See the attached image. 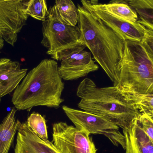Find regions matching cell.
<instances>
[{"label": "cell", "mask_w": 153, "mask_h": 153, "mask_svg": "<svg viewBox=\"0 0 153 153\" xmlns=\"http://www.w3.org/2000/svg\"><path fill=\"white\" fill-rule=\"evenodd\" d=\"M26 123L36 135L43 140H48L45 120L42 115L33 112L28 117Z\"/></svg>", "instance_id": "18"}, {"label": "cell", "mask_w": 153, "mask_h": 153, "mask_svg": "<svg viewBox=\"0 0 153 153\" xmlns=\"http://www.w3.org/2000/svg\"><path fill=\"white\" fill-rule=\"evenodd\" d=\"M64 88L57 63L44 59L30 71L14 91L12 102L19 110H30L36 106L57 108L64 100Z\"/></svg>", "instance_id": "2"}, {"label": "cell", "mask_w": 153, "mask_h": 153, "mask_svg": "<svg viewBox=\"0 0 153 153\" xmlns=\"http://www.w3.org/2000/svg\"><path fill=\"white\" fill-rule=\"evenodd\" d=\"M116 86L125 95L153 94V65L140 42L126 41Z\"/></svg>", "instance_id": "4"}, {"label": "cell", "mask_w": 153, "mask_h": 153, "mask_svg": "<svg viewBox=\"0 0 153 153\" xmlns=\"http://www.w3.org/2000/svg\"><path fill=\"white\" fill-rule=\"evenodd\" d=\"M17 134L14 153H61L49 140L36 135L26 122L17 120Z\"/></svg>", "instance_id": "11"}, {"label": "cell", "mask_w": 153, "mask_h": 153, "mask_svg": "<svg viewBox=\"0 0 153 153\" xmlns=\"http://www.w3.org/2000/svg\"><path fill=\"white\" fill-rule=\"evenodd\" d=\"M77 11V26L82 43L116 86L119 80L126 41L82 5L78 4Z\"/></svg>", "instance_id": "1"}, {"label": "cell", "mask_w": 153, "mask_h": 153, "mask_svg": "<svg viewBox=\"0 0 153 153\" xmlns=\"http://www.w3.org/2000/svg\"><path fill=\"white\" fill-rule=\"evenodd\" d=\"M126 153H153V142L143 129L138 117L126 129H123Z\"/></svg>", "instance_id": "12"}, {"label": "cell", "mask_w": 153, "mask_h": 153, "mask_svg": "<svg viewBox=\"0 0 153 153\" xmlns=\"http://www.w3.org/2000/svg\"><path fill=\"white\" fill-rule=\"evenodd\" d=\"M62 109L77 129L85 130L90 134L103 135L115 146H121L125 150V137L117 125L102 117L84 111L78 110L66 106H63Z\"/></svg>", "instance_id": "6"}, {"label": "cell", "mask_w": 153, "mask_h": 153, "mask_svg": "<svg viewBox=\"0 0 153 153\" xmlns=\"http://www.w3.org/2000/svg\"><path fill=\"white\" fill-rule=\"evenodd\" d=\"M30 0H0V27L4 40L14 46L19 33L28 19L26 10Z\"/></svg>", "instance_id": "8"}, {"label": "cell", "mask_w": 153, "mask_h": 153, "mask_svg": "<svg viewBox=\"0 0 153 153\" xmlns=\"http://www.w3.org/2000/svg\"><path fill=\"white\" fill-rule=\"evenodd\" d=\"M17 110L13 108L0 124V153H9L17 132Z\"/></svg>", "instance_id": "14"}, {"label": "cell", "mask_w": 153, "mask_h": 153, "mask_svg": "<svg viewBox=\"0 0 153 153\" xmlns=\"http://www.w3.org/2000/svg\"><path fill=\"white\" fill-rule=\"evenodd\" d=\"M46 19L42 23V45L47 48V53L54 60L59 61L63 52L84 45L81 41L78 26L65 24L59 18L55 6L48 10Z\"/></svg>", "instance_id": "5"}, {"label": "cell", "mask_w": 153, "mask_h": 153, "mask_svg": "<svg viewBox=\"0 0 153 153\" xmlns=\"http://www.w3.org/2000/svg\"><path fill=\"white\" fill-rule=\"evenodd\" d=\"M99 9L120 19L131 22H137L138 16L136 12L126 3L113 0L108 4L99 3L98 0H91Z\"/></svg>", "instance_id": "15"}, {"label": "cell", "mask_w": 153, "mask_h": 153, "mask_svg": "<svg viewBox=\"0 0 153 153\" xmlns=\"http://www.w3.org/2000/svg\"><path fill=\"white\" fill-rule=\"evenodd\" d=\"M46 0H30L26 10L28 16L45 21L48 14Z\"/></svg>", "instance_id": "20"}, {"label": "cell", "mask_w": 153, "mask_h": 153, "mask_svg": "<svg viewBox=\"0 0 153 153\" xmlns=\"http://www.w3.org/2000/svg\"><path fill=\"white\" fill-rule=\"evenodd\" d=\"M4 40L2 36L1 30V27H0V49H1L4 46Z\"/></svg>", "instance_id": "23"}, {"label": "cell", "mask_w": 153, "mask_h": 153, "mask_svg": "<svg viewBox=\"0 0 153 153\" xmlns=\"http://www.w3.org/2000/svg\"><path fill=\"white\" fill-rule=\"evenodd\" d=\"M54 5L59 18L63 23L76 26L78 22L77 8L72 0H56Z\"/></svg>", "instance_id": "17"}, {"label": "cell", "mask_w": 153, "mask_h": 153, "mask_svg": "<svg viewBox=\"0 0 153 153\" xmlns=\"http://www.w3.org/2000/svg\"><path fill=\"white\" fill-rule=\"evenodd\" d=\"M138 119L146 133L153 142V117L144 113H140Z\"/></svg>", "instance_id": "22"}, {"label": "cell", "mask_w": 153, "mask_h": 153, "mask_svg": "<svg viewBox=\"0 0 153 153\" xmlns=\"http://www.w3.org/2000/svg\"><path fill=\"white\" fill-rule=\"evenodd\" d=\"M8 58H1L0 59V66L8 60Z\"/></svg>", "instance_id": "24"}, {"label": "cell", "mask_w": 153, "mask_h": 153, "mask_svg": "<svg viewBox=\"0 0 153 153\" xmlns=\"http://www.w3.org/2000/svg\"><path fill=\"white\" fill-rule=\"evenodd\" d=\"M53 143L61 153H96L97 149L90 134L65 122L53 126Z\"/></svg>", "instance_id": "7"}, {"label": "cell", "mask_w": 153, "mask_h": 153, "mask_svg": "<svg viewBox=\"0 0 153 153\" xmlns=\"http://www.w3.org/2000/svg\"><path fill=\"white\" fill-rule=\"evenodd\" d=\"M85 45L68 49L61 54L58 67L59 75L65 81L76 80L84 77L92 72L98 71L99 67L94 63L90 52L84 50Z\"/></svg>", "instance_id": "9"}, {"label": "cell", "mask_w": 153, "mask_h": 153, "mask_svg": "<svg viewBox=\"0 0 153 153\" xmlns=\"http://www.w3.org/2000/svg\"><path fill=\"white\" fill-rule=\"evenodd\" d=\"M153 65V31L146 29L143 39L141 42Z\"/></svg>", "instance_id": "21"}, {"label": "cell", "mask_w": 153, "mask_h": 153, "mask_svg": "<svg viewBox=\"0 0 153 153\" xmlns=\"http://www.w3.org/2000/svg\"><path fill=\"white\" fill-rule=\"evenodd\" d=\"M18 62L8 59L0 66V102L1 98L16 89L27 72Z\"/></svg>", "instance_id": "13"}, {"label": "cell", "mask_w": 153, "mask_h": 153, "mask_svg": "<svg viewBox=\"0 0 153 153\" xmlns=\"http://www.w3.org/2000/svg\"><path fill=\"white\" fill-rule=\"evenodd\" d=\"M82 6L119 34L126 41L142 42L146 28L140 23L120 19L96 7L91 0H81Z\"/></svg>", "instance_id": "10"}, {"label": "cell", "mask_w": 153, "mask_h": 153, "mask_svg": "<svg viewBox=\"0 0 153 153\" xmlns=\"http://www.w3.org/2000/svg\"><path fill=\"white\" fill-rule=\"evenodd\" d=\"M126 95L140 113H146L153 117V94Z\"/></svg>", "instance_id": "19"}, {"label": "cell", "mask_w": 153, "mask_h": 153, "mask_svg": "<svg viewBox=\"0 0 153 153\" xmlns=\"http://www.w3.org/2000/svg\"><path fill=\"white\" fill-rule=\"evenodd\" d=\"M81 98L79 108L100 116L122 129H126L140 113L134 103L116 86L98 88L89 78H85L77 87Z\"/></svg>", "instance_id": "3"}, {"label": "cell", "mask_w": 153, "mask_h": 153, "mask_svg": "<svg viewBox=\"0 0 153 153\" xmlns=\"http://www.w3.org/2000/svg\"><path fill=\"white\" fill-rule=\"evenodd\" d=\"M126 3L137 14L138 23L153 31V0H117Z\"/></svg>", "instance_id": "16"}]
</instances>
